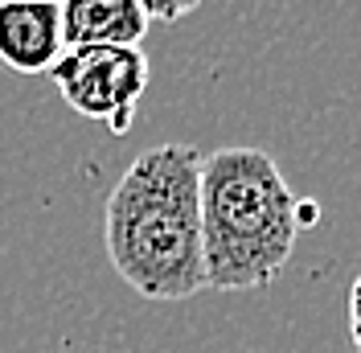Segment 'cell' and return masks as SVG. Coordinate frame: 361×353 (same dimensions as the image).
I'll return each mask as SVG.
<instances>
[{"label": "cell", "instance_id": "obj_1", "mask_svg": "<svg viewBox=\"0 0 361 353\" xmlns=\"http://www.w3.org/2000/svg\"><path fill=\"white\" fill-rule=\"evenodd\" d=\"M111 267L144 300H189L205 292L202 263V152L157 144L115 181L103 210Z\"/></svg>", "mask_w": 361, "mask_h": 353}, {"label": "cell", "instance_id": "obj_2", "mask_svg": "<svg viewBox=\"0 0 361 353\" xmlns=\"http://www.w3.org/2000/svg\"><path fill=\"white\" fill-rule=\"evenodd\" d=\"M295 239V193L275 156L250 144L202 156L205 292L271 287L292 259Z\"/></svg>", "mask_w": 361, "mask_h": 353}, {"label": "cell", "instance_id": "obj_3", "mask_svg": "<svg viewBox=\"0 0 361 353\" xmlns=\"http://www.w3.org/2000/svg\"><path fill=\"white\" fill-rule=\"evenodd\" d=\"M49 78L74 115L103 124L111 136H123L152 74L140 45H74L54 62Z\"/></svg>", "mask_w": 361, "mask_h": 353}, {"label": "cell", "instance_id": "obj_4", "mask_svg": "<svg viewBox=\"0 0 361 353\" xmlns=\"http://www.w3.org/2000/svg\"><path fill=\"white\" fill-rule=\"evenodd\" d=\"M62 54L58 4H0V66L13 74H49Z\"/></svg>", "mask_w": 361, "mask_h": 353}, {"label": "cell", "instance_id": "obj_5", "mask_svg": "<svg viewBox=\"0 0 361 353\" xmlns=\"http://www.w3.org/2000/svg\"><path fill=\"white\" fill-rule=\"evenodd\" d=\"M62 42L74 45H140L148 17L135 0H62Z\"/></svg>", "mask_w": 361, "mask_h": 353}, {"label": "cell", "instance_id": "obj_6", "mask_svg": "<svg viewBox=\"0 0 361 353\" xmlns=\"http://www.w3.org/2000/svg\"><path fill=\"white\" fill-rule=\"evenodd\" d=\"M135 4L144 8L148 25H152V21H164V25L185 21L189 13H197V8H202V0H135Z\"/></svg>", "mask_w": 361, "mask_h": 353}, {"label": "cell", "instance_id": "obj_7", "mask_svg": "<svg viewBox=\"0 0 361 353\" xmlns=\"http://www.w3.org/2000/svg\"><path fill=\"white\" fill-rule=\"evenodd\" d=\"M349 337H353V349L361 353V275L349 287Z\"/></svg>", "mask_w": 361, "mask_h": 353}, {"label": "cell", "instance_id": "obj_8", "mask_svg": "<svg viewBox=\"0 0 361 353\" xmlns=\"http://www.w3.org/2000/svg\"><path fill=\"white\" fill-rule=\"evenodd\" d=\"M0 4H62V0H0Z\"/></svg>", "mask_w": 361, "mask_h": 353}]
</instances>
